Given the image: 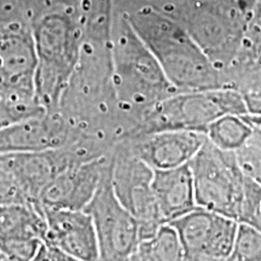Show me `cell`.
Returning <instances> with one entry per match:
<instances>
[{
  "label": "cell",
  "instance_id": "obj_19",
  "mask_svg": "<svg viewBox=\"0 0 261 261\" xmlns=\"http://www.w3.org/2000/svg\"><path fill=\"white\" fill-rule=\"evenodd\" d=\"M248 114L241 116L253 128L261 129V94H248L244 96Z\"/></svg>",
  "mask_w": 261,
  "mask_h": 261
},
{
  "label": "cell",
  "instance_id": "obj_8",
  "mask_svg": "<svg viewBox=\"0 0 261 261\" xmlns=\"http://www.w3.org/2000/svg\"><path fill=\"white\" fill-rule=\"evenodd\" d=\"M44 214L28 204L0 205V249L8 259L33 261L45 243Z\"/></svg>",
  "mask_w": 261,
  "mask_h": 261
},
{
  "label": "cell",
  "instance_id": "obj_18",
  "mask_svg": "<svg viewBox=\"0 0 261 261\" xmlns=\"http://www.w3.org/2000/svg\"><path fill=\"white\" fill-rule=\"evenodd\" d=\"M236 152L243 172L261 185V150L248 144Z\"/></svg>",
  "mask_w": 261,
  "mask_h": 261
},
{
  "label": "cell",
  "instance_id": "obj_1",
  "mask_svg": "<svg viewBox=\"0 0 261 261\" xmlns=\"http://www.w3.org/2000/svg\"><path fill=\"white\" fill-rule=\"evenodd\" d=\"M135 25L171 85L192 92L219 89L211 63L181 28L156 14H140Z\"/></svg>",
  "mask_w": 261,
  "mask_h": 261
},
{
  "label": "cell",
  "instance_id": "obj_5",
  "mask_svg": "<svg viewBox=\"0 0 261 261\" xmlns=\"http://www.w3.org/2000/svg\"><path fill=\"white\" fill-rule=\"evenodd\" d=\"M152 177L154 171L132 151L116 152L112 158L114 192L138 221L142 242L166 225L152 192Z\"/></svg>",
  "mask_w": 261,
  "mask_h": 261
},
{
  "label": "cell",
  "instance_id": "obj_16",
  "mask_svg": "<svg viewBox=\"0 0 261 261\" xmlns=\"http://www.w3.org/2000/svg\"><path fill=\"white\" fill-rule=\"evenodd\" d=\"M238 223L249 225L261 232V185L247 174Z\"/></svg>",
  "mask_w": 261,
  "mask_h": 261
},
{
  "label": "cell",
  "instance_id": "obj_9",
  "mask_svg": "<svg viewBox=\"0 0 261 261\" xmlns=\"http://www.w3.org/2000/svg\"><path fill=\"white\" fill-rule=\"evenodd\" d=\"M47 232L45 243L80 261H102L96 228L86 211L42 210Z\"/></svg>",
  "mask_w": 261,
  "mask_h": 261
},
{
  "label": "cell",
  "instance_id": "obj_20",
  "mask_svg": "<svg viewBox=\"0 0 261 261\" xmlns=\"http://www.w3.org/2000/svg\"><path fill=\"white\" fill-rule=\"evenodd\" d=\"M47 246H48V249H50L51 261H80V260L74 259V257H71L69 255H67V254H64L63 252H61V250H58L57 248L50 246V244H47Z\"/></svg>",
  "mask_w": 261,
  "mask_h": 261
},
{
  "label": "cell",
  "instance_id": "obj_15",
  "mask_svg": "<svg viewBox=\"0 0 261 261\" xmlns=\"http://www.w3.org/2000/svg\"><path fill=\"white\" fill-rule=\"evenodd\" d=\"M231 259L233 261H261L260 231L247 224L238 223Z\"/></svg>",
  "mask_w": 261,
  "mask_h": 261
},
{
  "label": "cell",
  "instance_id": "obj_6",
  "mask_svg": "<svg viewBox=\"0 0 261 261\" xmlns=\"http://www.w3.org/2000/svg\"><path fill=\"white\" fill-rule=\"evenodd\" d=\"M169 225L177 231L190 261L198 257L223 260L232 255L238 221L231 218L198 207Z\"/></svg>",
  "mask_w": 261,
  "mask_h": 261
},
{
  "label": "cell",
  "instance_id": "obj_10",
  "mask_svg": "<svg viewBox=\"0 0 261 261\" xmlns=\"http://www.w3.org/2000/svg\"><path fill=\"white\" fill-rule=\"evenodd\" d=\"M68 136L64 120L45 112L0 128V155L63 148Z\"/></svg>",
  "mask_w": 261,
  "mask_h": 261
},
{
  "label": "cell",
  "instance_id": "obj_23",
  "mask_svg": "<svg viewBox=\"0 0 261 261\" xmlns=\"http://www.w3.org/2000/svg\"><path fill=\"white\" fill-rule=\"evenodd\" d=\"M3 259H5V256H4V254H3L2 249H0V261H2Z\"/></svg>",
  "mask_w": 261,
  "mask_h": 261
},
{
  "label": "cell",
  "instance_id": "obj_24",
  "mask_svg": "<svg viewBox=\"0 0 261 261\" xmlns=\"http://www.w3.org/2000/svg\"><path fill=\"white\" fill-rule=\"evenodd\" d=\"M2 261H15V260H11V259H8V257H5V259H3Z\"/></svg>",
  "mask_w": 261,
  "mask_h": 261
},
{
  "label": "cell",
  "instance_id": "obj_21",
  "mask_svg": "<svg viewBox=\"0 0 261 261\" xmlns=\"http://www.w3.org/2000/svg\"><path fill=\"white\" fill-rule=\"evenodd\" d=\"M33 261H51L50 249H48V246L46 243L42 244L40 250H39L38 255L33 259Z\"/></svg>",
  "mask_w": 261,
  "mask_h": 261
},
{
  "label": "cell",
  "instance_id": "obj_4",
  "mask_svg": "<svg viewBox=\"0 0 261 261\" xmlns=\"http://www.w3.org/2000/svg\"><path fill=\"white\" fill-rule=\"evenodd\" d=\"M92 218L102 261H123L142 243L138 221L116 197L112 185V159L99 188L85 210Z\"/></svg>",
  "mask_w": 261,
  "mask_h": 261
},
{
  "label": "cell",
  "instance_id": "obj_2",
  "mask_svg": "<svg viewBox=\"0 0 261 261\" xmlns=\"http://www.w3.org/2000/svg\"><path fill=\"white\" fill-rule=\"evenodd\" d=\"M248 114L244 96L232 90L197 91L171 96L144 114L142 136L163 130L207 133L208 127L225 115Z\"/></svg>",
  "mask_w": 261,
  "mask_h": 261
},
{
  "label": "cell",
  "instance_id": "obj_13",
  "mask_svg": "<svg viewBox=\"0 0 261 261\" xmlns=\"http://www.w3.org/2000/svg\"><path fill=\"white\" fill-rule=\"evenodd\" d=\"M123 261H190L185 255L177 231L163 225L154 236L143 241L138 249Z\"/></svg>",
  "mask_w": 261,
  "mask_h": 261
},
{
  "label": "cell",
  "instance_id": "obj_3",
  "mask_svg": "<svg viewBox=\"0 0 261 261\" xmlns=\"http://www.w3.org/2000/svg\"><path fill=\"white\" fill-rule=\"evenodd\" d=\"M189 165L198 207L238 221L246 173L241 167L237 152L221 150L207 138Z\"/></svg>",
  "mask_w": 261,
  "mask_h": 261
},
{
  "label": "cell",
  "instance_id": "obj_12",
  "mask_svg": "<svg viewBox=\"0 0 261 261\" xmlns=\"http://www.w3.org/2000/svg\"><path fill=\"white\" fill-rule=\"evenodd\" d=\"M151 188L165 224L198 208L189 163L177 168L154 171Z\"/></svg>",
  "mask_w": 261,
  "mask_h": 261
},
{
  "label": "cell",
  "instance_id": "obj_17",
  "mask_svg": "<svg viewBox=\"0 0 261 261\" xmlns=\"http://www.w3.org/2000/svg\"><path fill=\"white\" fill-rule=\"evenodd\" d=\"M6 204L31 205L14 172L0 155V205Z\"/></svg>",
  "mask_w": 261,
  "mask_h": 261
},
{
  "label": "cell",
  "instance_id": "obj_11",
  "mask_svg": "<svg viewBox=\"0 0 261 261\" xmlns=\"http://www.w3.org/2000/svg\"><path fill=\"white\" fill-rule=\"evenodd\" d=\"M205 142L204 133L163 130L142 136L132 152L152 171H165L190 163Z\"/></svg>",
  "mask_w": 261,
  "mask_h": 261
},
{
  "label": "cell",
  "instance_id": "obj_7",
  "mask_svg": "<svg viewBox=\"0 0 261 261\" xmlns=\"http://www.w3.org/2000/svg\"><path fill=\"white\" fill-rule=\"evenodd\" d=\"M110 159L106 156L79 163L55 177L39 197V207L54 210L85 211L99 188Z\"/></svg>",
  "mask_w": 261,
  "mask_h": 261
},
{
  "label": "cell",
  "instance_id": "obj_22",
  "mask_svg": "<svg viewBox=\"0 0 261 261\" xmlns=\"http://www.w3.org/2000/svg\"><path fill=\"white\" fill-rule=\"evenodd\" d=\"M194 261H233L232 259H223V260H220V259H210V257H198V259H195Z\"/></svg>",
  "mask_w": 261,
  "mask_h": 261
},
{
  "label": "cell",
  "instance_id": "obj_14",
  "mask_svg": "<svg viewBox=\"0 0 261 261\" xmlns=\"http://www.w3.org/2000/svg\"><path fill=\"white\" fill-rule=\"evenodd\" d=\"M254 128L238 115H225L208 127V140L226 151H238L248 145Z\"/></svg>",
  "mask_w": 261,
  "mask_h": 261
}]
</instances>
